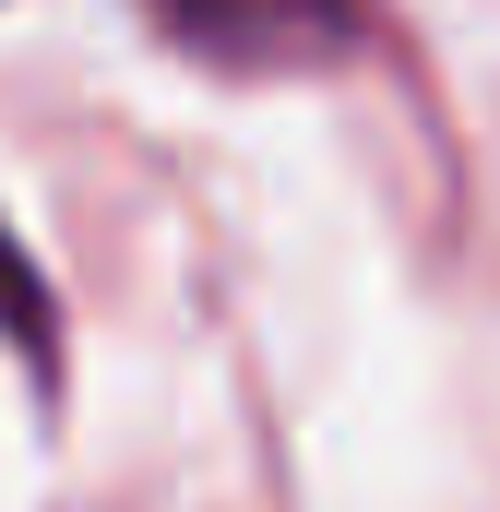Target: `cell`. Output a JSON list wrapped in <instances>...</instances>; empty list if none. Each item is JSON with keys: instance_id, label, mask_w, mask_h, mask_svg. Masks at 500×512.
Masks as SVG:
<instances>
[{"instance_id": "obj_1", "label": "cell", "mask_w": 500, "mask_h": 512, "mask_svg": "<svg viewBox=\"0 0 500 512\" xmlns=\"http://www.w3.org/2000/svg\"><path fill=\"white\" fill-rule=\"evenodd\" d=\"M143 12L215 72H286L358 36V0H143Z\"/></svg>"}, {"instance_id": "obj_2", "label": "cell", "mask_w": 500, "mask_h": 512, "mask_svg": "<svg viewBox=\"0 0 500 512\" xmlns=\"http://www.w3.org/2000/svg\"><path fill=\"white\" fill-rule=\"evenodd\" d=\"M0 334L24 358H48V298H36V262L12 251V227H0Z\"/></svg>"}]
</instances>
